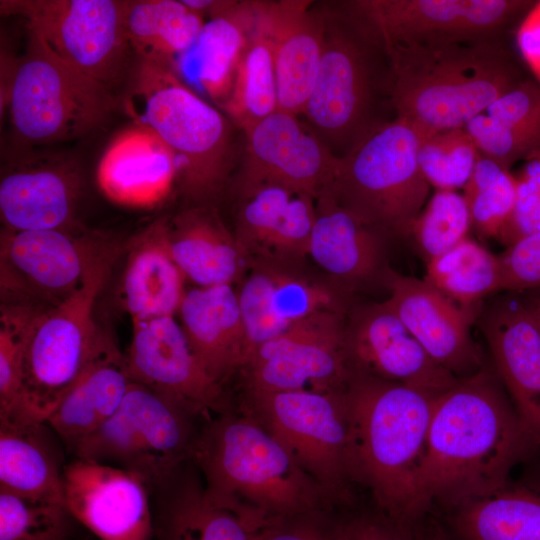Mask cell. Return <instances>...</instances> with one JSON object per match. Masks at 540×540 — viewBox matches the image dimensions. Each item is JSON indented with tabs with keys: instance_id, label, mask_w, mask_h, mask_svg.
<instances>
[{
	"instance_id": "6da1fadb",
	"label": "cell",
	"mask_w": 540,
	"mask_h": 540,
	"mask_svg": "<svg viewBox=\"0 0 540 540\" xmlns=\"http://www.w3.org/2000/svg\"><path fill=\"white\" fill-rule=\"evenodd\" d=\"M540 447L491 364L439 394L411 483L420 517L491 492Z\"/></svg>"
},
{
	"instance_id": "7a4b0ae2",
	"label": "cell",
	"mask_w": 540,
	"mask_h": 540,
	"mask_svg": "<svg viewBox=\"0 0 540 540\" xmlns=\"http://www.w3.org/2000/svg\"><path fill=\"white\" fill-rule=\"evenodd\" d=\"M191 462L210 500L266 520L337 508L287 449L236 407L203 421Z\"/></svg>"
},
{
	"instance_id": "3957f363",
	"label": "cell",
	"mask_w": 540,
	"mask_h": 540,
	"mask_svg": "<svg viewBox=\"0 0 540 540\" xmlns=\"http://www.w3.org/2000/svg\"><path fill=\"white\" fill-rule=\"evenodd\" d=\"M509 40L388 48L396 117L421 138L465 127L528 77Z\"/></svg>"
},
{
	"instance_id": "277c9868",
	"label": "cell",
	"mask_w": 540,
	"mask_h": 540,
	"mask_svg": "<svg viewBox=\"0 0 540 540\" xmlns=\"http://www.w3.org/2000/svg\"><path fill=\"white\" fill-rule=\"evenodd\" d=\"M322 6V56L302 116L340 158L396 118L393 73L380 37L349 0Z\"/></svg>"
},
{
	"instance_id": "5b68a950",
	"label": "cell",
	"mask_w": 540,
	"mask_h": 540,
	"mask_svg": "<svg viewBox=\"0 0 540 540\" xmlns=\"http://www.w3.org/2000/svg\"><path fill=\"white\" fill-rule=\"evenodd\" d=\"M357 487L398 518L410 515L411 483L423 455L438 395L352 373L345 387Z\"/></svg>"
},
{
	"instance_id": "8992f818",
	"label": "cell",
	"mask_w": 540,
	"mask_h": 540,
	"mask_svg": "<svg viewBox=\"0 0 540 540\" xmlns=\"http://www.w3.org/2000/svg\"><path fill=\"white\" fill-rule=\"evenodd\" d=\"M133 124L155 133L175 154L178 185L198 205L226 188L234 167L232 123L167 65L139 60L123 98Z\"/></svg>"
},
{
	"instance_id": "52a82bcc",
	"label": "cell",
	"mask_w": 540,
	"mask_h": 540,
	"mask_svg": "<svg viewBox=\"0 0 540 540\" xmlns=\"http://www.w3.org/2000/svg\"><path fill=\"white\" fill-rule=\"evenodd\" d=\"M419 133L396 117L337 160L323 190L363 223L408 239L430 192L419 163Z\"/></svg>"
},
{
	"instance_id": "ba28073f",
	"label": "cell",
	"mask_w": 540,
	"mask_h": 540,
	"mask_svg": "<svg viewBox=\"0 0 540 540\" xmlns=\"http://www.w3.org/2000/svg\"><path fill=\"white\" fill-rule=\"evenodd\" d=\"M208 417L132 381L114 415L71 453L74 458L132 472L151 493L191 462L200 428Z\"/></svg>"
},
{
	"instance_id": "9c48e42d",
	"label": "cell",
	"mask_w": 540,
	"mask_h": 540,
	"mask_svg": "<svg viewBox=\"0 0 540 540\" xmlns=\"http://www.w3.org/2000/svg\"><path fill=\"white\" fill-rule=\"evenodd\" d=\"M119 253L118 245L66 300L29 319L23 341L22 401L30 417L46 421L108 337L93 312Z\"/></svg>"
},
{
	"instance_id": "30bf717a",
	"label": "cell",
	"mask_w": 540,
	"mask_h": 540,
	"mask_svg": "<svg viewBox=\"0 0 540 540\" xmlns=\"http://www.w3.org/2000/svg\"><path fill=\"white\" fill-rule=\"evenodd\" d=\"M235 407L254 418L342 507L357 500L353 436L345 389L242 392Z\"/></svg>"
},
{
	"instance_id": "8fae6325",
	"label": "cell",
	"mask_w": 540,
	"mask_h": 540,
	"mask_svg": "<svg viewBox=\"0 0 540 540\" xmlns=\"http://www.w3.org/2000/svg\"><path fill=\"white\" fill-rule=\"evenodd\" d=\"M28 32L8 106L20 149L79 139L99 128L115 107L109 87Z\"/></svg>"
},
{
	"instance_id": "7c38bea8",
	"label": "cell",
	"mask_w": 540,
	"mask_h": 540,
	"mask_svg": "<svg viewBox=\"0 0 540 540\" xmlns=\"http://www.w3.org/2000/svg\"><path fill=\"white\" fill-rule=\"evenodd\" d=\"M117 245L81 224L55 230L1 229V306L41 312L60 304Z\"/></svg>"
},
{
	"instance_id": "4fadbf2b",
	"label": "cell",
	"mask_w": 540,
	"mask_h": 540,
	"mask_svg": "<svg viewBox=\"0 0 540 540\" xmlns=\"http://www.w3.org/2000/svg\"><path fill=\"white\" fill-rule=\"evenodd\" d=\"M0 10L21 17L56 55L106 86L123 76L132 53L125 1L1 0Z\"/></svg>"
},
{
	"instance_id": "5bb4252c",
	"label": "cell",
	"mask_w": 540,
	"mask_h": 540,
	"mask_svg": "<svg viewBox=\"0 0 540 540\" xmlns=\"http://www.w3.org/2000/svg\"><path fill=\"white\" fill-rule=\"evenodd\" d=\"M385 49L510 39L536 1L349 0Z\"/></svg>"
},
{
	"instance_id": "9a60e30c",
	"label": "cell",
	"mask_w": 540,
	"mask_h": 540,
	"mask_svg": "<svg viewBox=\"0 0 540 540\" xmlns=\"http://www.w3.org/2000/svg\"><path fill=\"white\" fill-rule=\"evenodd\" d=\"M348 314L317 312L258 346L239 373L242 392L345 389L352 374L345 352Z\"/></svg>"
},
{
	"instance_id": "2e32d148",
	"label": "cell",
	"mask_w": 540,
	"mask_h": 540,
	"mask_svg": "<svg viewBox=\"0 0 540 540\" xmlns=\"http://www.w3.org/2000/svg\"><path fill=\"white\" fill-rule=\"evenodd\" d=\"M307 261L249 258L248 268L236 289L249 358L258 346L317 312L348 314L353 308L354 290L324 272L311 269Z\"/></svg>"
},
{
	"instance_id": "e0dca14e",
	"label": "cell",
	"mask_w": 540,
	"mask_h": 540,
	"mask_svg": "<svg viewBox=\"0 0 540 540\" xmlns=\"http://www.w3.org/2000/svg\"><path fill=\"white\" fill-rule=\"evenodd\" d=\"M244 135V155L235 178L238 197L272 184L317 199L328 186L338 157L299 116L277 110Z\"/></svg>"
},
{
	"instance_id": "ac0fdd59",
	"label": "cell",
	"mask_w": 540,
	"mask_h": 540,
	"mask_svg": "<svg viewBox=\"0 0 540 540\" xmlns=\"http://www.w3.org/2000/svg\"><path fill=\"white\" fill-rule=\"evenodd\" d=\"M345 352L353 373L435 395L459 379L426 352L386 300L353 306L347 316Z\"/></svg>"
},
{
	"instance_id": "d6986e66",
	"label": "cell",
	"mask_w": 540,
	"mask_h": 540,
	"mask_svg": "<svg viewBox=\"0 0 540 540\" xmlns=\"http://www.w3.org/2000/svg\"><path fill=\"white\" fill-rule=\"evenodd\" d=\"M82 175L68 155L29 148L6 162L0 178V218L8 231L73 228Z\"/></svg>"
},
{
	"instance_id": "ffe728a7",
	"label": "cell",
	"mask_w": 540,
	"mask_h": 540,
	"mask_svg": "<svg viewBox=\"0 0 540 540\" xmlns=\"http://www.w3.org/2000/svg\"><path fill=\"white\" fill-rule=\"evenodd\" d=\"M125 356L132 381L176 398L206 416L235 407L230 391L204 371L174 316L134 323Z\"/></svg>"
},
{
	"instance_id": "44dd1931",
	"label": "cell",
	"mask_w": 540,
	"mask_h": 540,
	"mask_svg": "<svg viewBox=\"0 0 540 540\" xmlns=\"http://www.w3.org/2000/svg\"><path fill=\"white\" fill-rule=\"evenodd\" d=\"M64 503L72 518L101 540H152L151 493L136 474L73 458L63 470Z\"/></svg>"
},
{
	"instance_id": "7402d4cb",
	"label": "cell",
	"mask_w": 540,
	"mask_h": 540,
	"mask_svg": "<svg viewBox=\"0 0 540 540\" xmlns=\"http://www.w3.org/2000/svg\"><path fill=\"white\" fill-rule=\"evenodd\" d=\"M381 283L386 300L426 352L457 378L482 369L487 363L471 336L478 312L464 309L426 280L403 275L389 266Z\"/></svg>"
},
{
	"instance_id": "603a6c76",
	"label": "cell",
	"mask_w": 540,
	"mask_h": 540,
	"mask_svg": "<svg viewBox=\"0 0 540 540\" xmlns=\"http://www.w3.org/2000/svg\"><path fill=\"white\" fill-rule=\"evenodd\" d=\"M492 367L515 409L540 444V336L525 302L508 293L477 315Z\"/></svg>"
},
{
	"instance_id": "cb8c5ba5",
	"label": "cell",
	"mask_w": 540,
	"mask_h": 540,
	"mask_svg": "<svg viewBox=\"0 0 540 540\" xmlns=\"http://www.w3.org/2000/svg\"><path fill=\"white\" fill-rule=\"evenodd\" d=\"M258 7L272 44L278 110L300 116L322 56L323 6L311 0H258Z\"/></svg>"
},
{
	"instance_id": "d4e9b609",
	"label": "cell",
	"mask_w": 540,
	"mask_h": 540,
	"mask_svg": "<svg viewBox=\"0 0 540 540\" xmlns=\"http://www.w3.org/2000/svg\"><path fill=\"white\" fill-rule=\"evenodd\" d=\"M178 178L172 150L151 130L136 124L109 142L96 169L101 193L116 205L135 209L162 204Z\"/></svg>"
},
{
	"instance_id": "484cf974",
	"label": "cell",
	"mask_w": 540,
	"mask_h": 540,
	"mask_svg": "<svg viewBox=\"0 0 540 540\" xmlns=\"http://www.w3.org/2000/svg\"><path fill=\"white\" fill-rule=\"evenodd\" d=\"M234 234L251 257L307 260L316 198L280 185H262L239 196Z\"/></svg>"
},
{
	"instance_id": "4316f807",
	"label": "cell",
	"mask_w": 540,
	"mask_h": 540,
	"mask_svg": "<svg viewBox=\"0 0 540 540\" xmlns=\"http://www.w3.org/2000/svg\"><path fill=\"white\" fill-rule=\"evenodd\" d=\"M177 314L207 375L227 388L249 358L246 327L233 285L186 290Z\"/></svg>"
},
{
	"instance_id": "83f0119b",
	"label": "cell",
	"mask_w": 540,
	"mask_h": 540,
	"mask_svg": "<svg viewBox=\"0 0 540 540\" xmlns=\"http://www.w3.org/2000/svg\"><path fill=\"white\" fill-rule=\"evenodd\" d=\"M151 496L157 500L154 517L157 540H257L270 521L210 500L192 462L151 492Z\"/></svg>"
},
{
	"instance_id": "f1b7e54d",
	"label": "cell",
	"mask_w": 540,
	"mask_h": 540,
	"mask_svg": "<svg viewBox=\"0 0 540 540\" xmlns=\"http://www.w3.org/2000/svg\"><path fill=\"white\" fill-rule=\"evenodd\" d=\"M389 239L340 206L328 192L317 197L308 258L333 279L354 291L375 280L381 282L388 267Z\"/></svg>"
},
{
	"instance_id": "f546056e",
	"label": "cell",
	"mask_w": 540,
	"mask_h": 540,
	"mask_svg": "<svg viewBox=\"0 0 540 540\" xmlns=\"http://www.w3.org/2000/svg\"><path fill=\"white\" fill-rule=\"evenodd\" d=\"M170 254L196 287L239 284L249 256L213 207L198 205L163 218Z\"/></svg>"
},
{
	"instance_id": "4dcf8cb0",
	"label": "cell",
	"mask_w": 540,
	"mask_h": 540,
	"mask_svg": "<svg viewBox=\"0 0 540 540\" xmlns=\"http://www.w3.org/2000/svg\"><path fill=\"white\" fill-rule=\"evenodd\" d=\"M256 23V0H235L230 8L205 21L193 46L172 68L221 109Z\"/></svg>"
},
{
	"instance_id": "1f68e13d",
	"label": "cell",
	"mask_w": 540,
	"mask_h": 540,
	"mask_svg": "<svg viewBox=\"0 0 540 540\" xmlns=\"http://www.w3.org/2000/svg\"><path fill=\"white\" fill-rule=\"evenodd\" d=\"M131 382L126 356L109 334L45 422L72 452L114 415Z\"/></svg>"
},
{
	"instance_id": "d6a6232c",
	"label": "cell",
	"mask_w": 540,
	"mask_h": 540,
	"mask_svg": "<svg viewBox=\"0 0 540 540\" xmlns=\"http://www.w3.org/2000/svg\"><path fill=\"white\" fill-rule=\"evenodd\" d=\"M433 513L446 540H540V483L509 480Z\"/></svg>"
},
{
	"instance_id": "836d02e7",
	"label": "cell",
	"mask_w": 540,
	"mask_h": 540,
	"mask_svg": "<svg viewBox=\"0 0 540 540\" xmlns=\"http://www.w3.org/2000/svg\"><path fill=\"white\" fill-rule=\"evenodd\" d=\"M56 433L33 418L0 420V490L64 502L63 456Z\"/></svg>"
},
{
	"instance_id": "e575fe53",
	"label": "cell",
	"mask_w": 540,
	"mask_h": 540,
	"mask_svg": "<svg viewBox=\"0 0 540 540\" xmlns=\"http://www.w3.org/2000/svg\"><path fill=\"white\" fill-rule=\"evenodd\" d=\"M185 280L170 254L159 219L132 243L122 277V301L133 324L174 316L187 290Z\"/></svg>"
},
{
	"instance_id": "d590c367",
	"label": "cell",
	"mask_w": 540,
	"mask_h": 540,
	"mask_svg": "<svg viewBox=\"0 0 540 540\" xmlns=\"http://www.w3.org/2000/svg\"><path fill=\"white\" fill-rule=\"evenodd\" d=\"M205 21L182 0L125 1V35L139 60L173 67L193 46Z\"/></svg>"
},
{
	"instance_id": "8d00e7d4",
	"label": "cell",
	"mask_w": 540,
	"mask_h": 540,
	"mask_svg": "<svg viewBox=\"0 0 540 540\" xmlns=\"http://www.w3.org/2000/svg\"><path fill=\"white\" fill-rule=\"evenodd\" d=\"M257 23L221 111L243 133L278 110L273 50L256 0Z\"/></svg>"
},
{
	"instance_id": "74e56055",
	"label": "cell",
	"mask_w": 540,
	"mask_h": 540,
	"mask_svg": "<svg viewBox=\"0 0 540 540\" xmlns=\"http://www.w3.org/2000/svg\"><path fill=\"white\" fill-rule=\"evenodd\" d=\"M424 280L460 307L479 312L484 299L499 292L498 255L467 237L427 262Z\"/></svg>"
},
{
	"instance_id": "f35d334b",
	"label": "cell",
	"mask_w": 540,
	"mask_h": 540,
	"mask_svg": "<svg viewBox=\"0 0 540 540\" xmlns=\"http://www.w3.org/2000/svg\"><path fill=\"white\" fill-rule=\"evenodd\" d=\"M463 189L472 228L480 238L500 242L517 201L515 176L480 154Z\"/></svg>"
},
{
	"instance_id": "ab89813d",
	"label": "cell",
	"mask_w": 540,
	"mask_h": 540,
	"mask_svg": "<svg viewBox=\"0 0 540 540\" xmlns=\"http://www.w3.org/2000/svg\"><path fill=\"white\" fill-rule=\"evenodd\" d=\"M332 540H446L433 512L415 518L391 516L371 502L336 508Z\"/></svg>"
},
{
	"instance_id": "60d3db41",
	"label": "cell",
	"mask_w": 540,
	"mask_h": 540,
	"mask_svg": "<svg viewBox=\"0 0 540 540\" xmlns=\"http://www.w3.org/2000/svg\"><path fill=\"white\" fill-rule=\"evenodd\" d=\"M471 228L463 195L436 190L414 221L408 239L427 263L466 239Z\"/></svg>"
},
{
	"instance_id": "b9f144b4",
	"label": "cell",
	"mask_w": 540,
	"mask_h": 540,
	"mask_svg": "<svg viewBox=\"0 0 540 540\" xmlns=\"http://www.w3.org/2000/svg\"><path fill=\"white\" fill-rule=\"evenodd\" d=\"M479 156L476 144L464 127L421 138L417 154L429 185L436 190L450 191L466 185Z\"/></svg>"
},
{
	"instance_id": "7bdbcfd3",
	"label": "cell",
	"mask_w": 540,
	"mask_h": 540,
	"mask_svg": "<svg viewBox=\"0 0 540 540\" xmlns=\"http://www.w3.org/2000/svg\"><path fill=\"white\" fill-rule=\"evenodd\" d=\"M71 519L64 502L0 490V540H62Z\"/></svg>"
},
{
	"instance_id": "ee69618b",
	"label": "cell",
	"mask_w": 540,
	"mask_h": 540,
	"mask_svg": "<svg viewBox=\"0 0 540 540\" xmlns=\"http://www.w3.org/2000/svg\"><path fill=\"white\" fill-rule=\"evenodd\" d=\"M35 312L1 306L0 315V420L30 417L22 401L23 341Z\"/></svg>"
},
{
	"instance_id": "f6af8a7d",
	"label": "cell",
	"mask_w": 540,
	"mask_h": 540,
	"mask_svg": "<svg viewBox=\"0 0 540 540\" xmlns=\"http://www.w3.org/2000/svg\"><path fill=\"white\" fill-rule=\"evenodd\" d=\"M499 292L540 291V230L527 234L498 255Z\"/></svg>"
},
{
	"instance_id": "bcb514c9",
	"label": "cell",
	"mask_w": 540,
	"mask_h": 540,
	"mask_svg": "<svg viewBox=\"0 0 540 540\" xmlns=\"http://www.w3.org/2000/svg\"><path fill=\"white\" fill-rule=\"evenodd\" d=\"M515 178L517 201L500 240L506 247L519 238L540 230V154L525 161Z\"/></svg>"
},
{
	"instance_id": "7dc6e473",
	"label": "cell",
	"mask_w": 540,
	"mask_h": 540,
	"mask_svg": "<svg viewBox=\"0 0 540 540\" xmlns=\"http://www.w3.org/2000/svg\"><path fill=\"white\" fill-rule=\"evenodd\" d=\"M333 511L272 519L264 525L257 540H332Z\"/></svg>"
},
{
	"instance_id": "c3c4849f",
	"label": "cell",
	"mask_w": 540,
	"mask_h": 540,
	"mask_svg": "<svg viewBox=\"0 0 540 540\" xmlns=\"http://www.w3.org/2000/svg\"><path fill=\"white\" fill-rule=\"evenodd\" d=\"M521 58L540 83V1H536L516 29Z\"/></svg>"
},
{
	"instance_id": "681fc988",
	"label": "cell",
	"mask_w": 540,
	"mask_h": 540,
	"mask_svg": "<svg viewBox=\"0 0 540 540\" xmlns=\"http://www.w3.org/2000/svg\"><path fill=\"white\" fill-rule=\"evenodd\" d=\"M18 58L13 57L8 53L6 49L1 50V79H0V111L1 117L3 113L8 111L10 93L12 88V83L15 76V71L17 67Z\"/></svg>"
},
{
	"instance_id": "f907efd6",
	"label": "cell",
	"mask_w": 540,
	"mask_h": 540,
	"mask_svg": "<svg viewBox=\"0 0 540 540\" xmlns=\"http://www.w3.org/2000/svg\"><path fill=\"white\" fill-rule=\"evenodd\" d=\"M182 2L204 18L206 16L210 18L230 8L235 0H182Z\"/></svg>"
},
{
	"instance_id": "816d5d0a",
	"label": "cell",
	"mask_w": 540,
	"mask_h": 540,
	"mask_svg": "<svg viewBox=\"0 0 540 540\" xmlns=\"http://www.w3.org/2000/svg\"><path fill=\"white\" fill-rule=\"evenodd\" d=\"M522 299L530 311L540 336V291L522 293Z\"/></svg>"
},
{
	"instance_id": "f5cc1de1",
	"label": "cell",
	"mask_w": 540,
	"mask_h": 540,
	"mask_svg": "<svg viewBox=\"0 0 540 540\" xmlns=\"http://www.w3.org/2000/svg\"><path fill=\"white\" fill-rule=\"evenodd\" d=\"M62 540H69V539H68V537H67V538H65V539H62Z\"/></svg>"
}]
</instances>
